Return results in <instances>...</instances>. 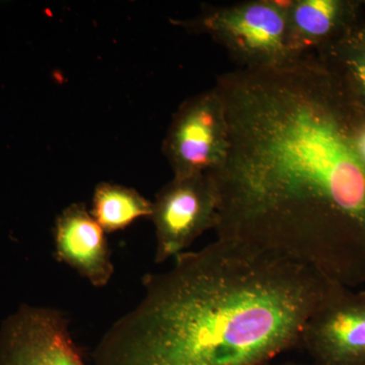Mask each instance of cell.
Segmentation results:
<instances>
[{"label":"cell","mask_w":365,"mask_h":365,"mask_svg":"<svg viewBox=\"0 0 365 365\" xmlns=\"http://www.w3.org/2000/svg\"><path fill=\"white\" fill-rule=\"evenodd\" d=\"M227 158L210 173L217 239L316 269L343 287L365 282V163L316 53L237 69L215 86Z\"/></svg>","instance_id":"obj_1"},{"label":"cell","mask_w":365,"mask_h":365,"mask_svg":"<svg viewBox=\"0 0 365 365\" xmlns=\"http://www.w3.org/2000/svg\"><path fill=\"white\" fill-rule=\"evenodd\" d=\"M138 304L101 338L93 365H268L346 287L316 269L216 239L143 280Z\"/></svg>","instance_id":"obj_2"},{"label":"cell","mask_w":365,"mask_h":365,"mask_svg":"<svg viewBox=\"0 0 365 365\" xmlns=\"http://www.w3.org/2000/svg\"><path fill=\"white\" fill-rule=\"evenodd\" d=\"M288 1L250 0L204 6L193 20L177 21L192 32L207 34L242 69L265 68L294 58L288 47Z\"/></svg>","instance_id":"obj_3"},{"label":"cell","mask_w":365,"mask_h":365,"mask_svg":"<svg viewBox=\"0 0 365 365\" xmlns=\"http://www.w3.org/2000/svg\"><path fill=\"white\" fill-rule=\"evenodd\" d=\"M228 150L225 105L215 88L185 101L163 144L175 178L210 174L222 168Z\"/></svg>","instance_id":"obj_4"},{"label":"cell","mask_w":365,"mask_h":365,"mask_svg":"<svg viewBox=\"0 0 365 365\" xmlns=\"http://www.w3.org/2000/svg\"><path fill=\"white\" fill-rule=\"evenodd\" d=\"M217 210V191L210 174L173 178L153 202L155 263L176 258L204 232L215 230Z\"/></svg>","instance_id":"obj_5"},{"label":"cell","mask_w":365,"mask_h":365,"mask_svg":"<svg viewBox=\"0 0 365 365\" xmlns=\"http://www.w3.org/2000/svg\"><path fill=\"white\" fill-rule=\"evenodd\" d=\"M0 365L86 364L63 312L25 307L6 322L0 333Z\"/></svg>","instance_id":"obj_6"},{"label":"cell","mask_w":365,"mask_h":365,"mask_svg":"<svg viewBox=\"0 0 365 365\" xmlns=\"http://www.w3.org/2000/svg\"><path fill=\"white\" fill-rule=\"evenodd\" d=\"M312 365H365V294L347 288L307 322L300 345Z\"/></svg>","instance_id":"obj_7"},{"label":"cell","mask_w":365,"mask_h":365,"mask_svg":"<svg viewBox=\"0 0 365 365\" xmlns=\"http://www.w3.org/2000/svg\"><path fill=\"white\" fill-rule=\"evenodd\" d=\"M54 241L57 259L93 287H105L111 281L114 265L105 230L85 204H71L57 216Z\"/></svg>","instance_id":"obj_8"},{"label":"cell","mask_w":365,"mask_h":365,"mask_svg":"<svg viewBox=\"0 0 365 365\" xmlns=\"http://www.w3.org/2000/svg\"><path fill=\"white\" fill-rule=\"evenodd\" d=\"M345 14L346 6L338 0L288 1V47L292 57L327 47Z\"/></svg>","instance_id":"obj_9"},{"label":"cell","mask_w":365,"mask_h":365,"mask_svg":"<svg viewBox=\"0 0 365 365\" xmlns=\"http://www.w3.org/2000/svg\"><path fill=\"white\" fill-rule=\"evenodd\" d=\"M151 212L153 202L136 190L107 182L96 187L91 215L105 232L124 230Z\"/></svg>","instance_id":"obj_10"},{"label":"cell","mask_w":365,"mask_h":365,"mask_svg":"<svg viewBox=\"0 0 365 365\" xmlns=\"http://www.w3.org/2000/svg\"><path fill=\"white\" fill-rule=\"evenodd\" d=\"M341 64L356 90L365 98V44L354 50H348Z\"/></svg>","instance_id":"obj_11"},{"label":"cell","mask_w":365,"mask_h":365,"mask_svg":"<svg viewBox=\"0 0 365 365\" xmlns=\"http://www.w3.org/2000/svg\"><path fill=\"white\" fill-rule=\"evenodd\" d=\"M359 128L356 129V134H355V144H356L360 158L365 163V123L359 125Z\"/></svg>","instance_id":"obj_12"},{"label":"cell","mask_w":365,"mask_h":365,"mask_svg":"<svg viewBox=\"0 0 365 365\" xmlns=\"http://www.w3.org/2000/svg\"><path fill=\"white\" fill-rule=\"evenodd\" d=\"M279 365H312L311 364H295V362H287V364H282Z\"/></svg>","instance_id":"obj_13"}]
</instances>
